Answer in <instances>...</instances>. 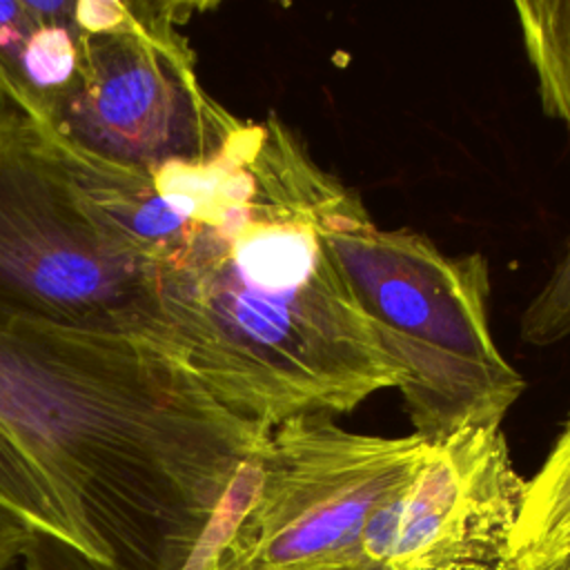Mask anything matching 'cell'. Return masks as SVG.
I'll use <instances>...</instances> for the list:
<instances>
[{"instance_id": "1", "label": "cell", "mask_w": 570, "mask_h": 570, "mask_svg": "<svg viewBox=\"0 0 570 570\" xmlns=\"http://www.w3.org/2000/svg\"><path fill=\"white\" fill-rule=\"evenodd\" d=\"M345 189L274 111L147 171L138 234L174 345L245 416L332 419L401 383L323 236Z\"/></svg>"}, {"instance_id": "2", "label": "cell", "mask_w": 570, "mask_h": 570, "mask_svg": "<svg viewBox=\"0 0 570 570\" xmlns=\"http://www.w3.org/2000/svg\"><path fill=\"white\" fill-rule=\"evenodd\" d=\"M272 428L151 338L0 330V430L118 570H205L258 494Z\"/></svg>"}, {"instance_id": "3", "label": "cell", "mask_w": 570, "mask_h": 570, "mask_svg": "<svg viewBox=\"0 0 570 570\" xmlns=\"http://www.w3.org/2000/svg\"><path fill=\"white\" fill-rule=\"evenodd\" d=\"M325 243L383 347L401 367L403 410L425 441L501 428L525 390L490 330V265L448 256L428 236L379 227L347 187L323 225Z\"/></svg>"}, {"instance_id": "4", "label": "cell", "mask_w": 570, "mask_h": 570, "mask_svg": "<svg viewBox=\"0 0 570 570\" xmlns=\"http://www.w3.org/2000/svg\"><path fill=\"white\" fill-rule=\"evenodd\" d=\"M13 323L176 350L151 261L87 200L60 142L0 107V330Z\"/></svg>"}, {"instance_id": "5", "label": "cell", "mask_w": 570, "mask_h": 570, "mask_svg": "<svg viewBox=\"0 0 570 570\" xmlns=\"http://www.w3.org/2000/svg\"><path fill=\"white\" fill-rule=\"evenodd\" d=\"M82 29L78 80L49 134L127 169H158L216 154L240 127L196 76L180 31L196 4L73 0Z\"/></svg>"}, {"instance_id": "6", "label": "cell", "mask_w": 570, "mask_h": 570, "mask_svg": "<svg viewBox=\"0 0 570 570\" xmlns=\"http://www.w3.org/2000/svg\"><path fill=\"white\" fill-rule=\"evenodd\" d=\"M430 441L352 432L327 416L272 428L258 494L205 570H341Z\"/></svg>"}, {"instance_id": "7", "label": "cell", "mask_w": 570, "mask_h": 570, "mask_svg": "<svg viewBox=\"0 0 570 570\" xmlns=\"http://www.w3.org/2000/svg\"><path fill=\"white\" fill-rule=\"evenodd\" d=\"M523 494L501 428L430 441L341 570H508Z\"/></svg>"}, {"instance_id": "8", "label": "cell", "mask_w": 570, "mask_h": 570, "mask_svg": "<svg viewBox=\"0 0 570 570\" xmlns=\"http://www.w3.org/2000/svg\"><path fill=\"white\" fill-rule=\"evenodd\" d=\"M80 65L73 0H0V98L11 109L49 129Z\"/></svg>"}, {"instance_id": "9", "label": "cell", "mask_w": 570, "mask_h": 570, "mask_svg": "<svg viewBox=\"0 0 570 570\" xmlns=\"http://www.w3.org/2000/svg\"><path fill=\"white\" fill-rule=\"evenodd\" d=\"M514 13L541 107L566 127L570 145V0H523Z\"/></svg>"}, {"instance_id": "10", "label": "cell", "mask_w": 570, "mask_h": 570, "mask_svg": "<svg viewBox=\"0 0 570 570\" xmlns=\"http://www.w3.org/2000/svg\"><path fill=\"white\" fill-rule=\"evenodd\" d=\"M0 505L20 514L38 532L91 557L87 541L67 514L58 494L16 441L0 430Z\"/></svg>"}, {"instance_id": "11", "label": "cell", "mask_w": 570, "mask_h": 570, "mask_svg": "<svg viewBox=\"0 0 570 570\" xmlns=\"http://www.w3.org/2000/svg\"><path fill=\"white\" fill-rule=\"evenodd\" d=\"M570 523V434H561L537 474L525 481L521 514L512 532L508 570Z\"/></svg>"}, {"instance_id": "12", "label": "cell", "mask_w": 570, "mask_h": 570, "mask_svg": "<svg viewBox=\"0 0 570 570\" xmlns=\"http://www.w3.org/2000/svg\"><path fill=\"white\" fill-rule=\"evenodd\" d=\"M570 336V236L554 269L521 316V341L548 347Z\"/></svg>"}, {"instance_id": "13", "label": "cell", "mask_w": 570, "mask_h": 570, "mask_svg": "<svg viewBox=\"0 0 570 570\" xmlns=\"http://www.w3.org/2000/svg\"><path fill=\"white\" fill-rule=\"evenodd\" d=\"M22 563L24 570H118L111 563L96 561L47 534L36 537V541L24 552Z\"/></svg>"}, {"instance_id": "14", "label": "cell", "mask_w": 570, "mask_h": 570, "mask_svg": "<svg viewBox=\"0 0 570 570\" xmlns=\"http://www.w3.org/2000/svg\"><path fill=\"white\" fill-rule=\"evenodd\" d=\"M36 534L38 530L29 521L0 505V570H9L18 559H22Z\"/></svg>"}, {"instance_id": "15", "label": "cell", "mask_w": 570, "mask_h": 570, "mask_svg": "<svg viewBox=\"0 0 570 570\" xmlns=\"http://www.w3.org/2000/svg\"><path fill=\"white\" fill-rule=\"evenodd\" d=\"M510 570H570V523Z\"/></svg>"}, {"instance_id": "16", "label": "cell", "mask_w": 570, "mask_h": 570, "mask_svg": "<svg viewBox=\"0 0 570 570\" xmlns=\"http://www.w3.org/2000/svg\"><path fill=\"white\" fill-rule=\"evenodd\" d=\"M563 434H570V416H568V421H566V430H563Z\"/></svg>"}]
</instances>
